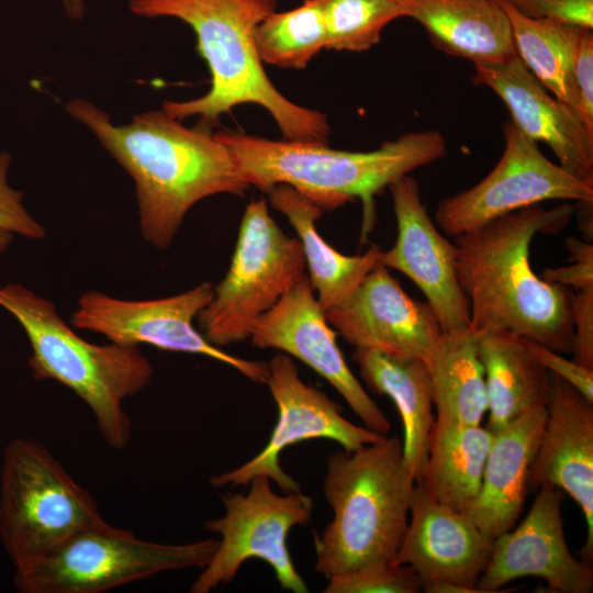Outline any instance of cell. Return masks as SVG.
I'll return each mask as SVG.
<instances>
[{
  "instance_id": "1",
  "label": "cell",
  "mask_w": 593,
  "mask_h": 593,
  "mask_svg": "<svg viewBox=\"0 0 593 593\" xmlns=\"http://www.w3.org/2000/svg\"><path fill=\"white\" fill-rule=\"evenodd\" d=\"M66 110L132 177L143 238L157 249L170 246L194 204L215 194L243 195L249 188L228 147L201 123L188 127L161 109L115 125L83 99L70 100Z\"/></svg>"
},
{
  "instance_id": "2",
  "label": "cell",
  "mask_w": 593,
  "mask_h": 593,
  "mask_svg": "<svg viewBox=\"0 0 593 593\" xmlns=\"http://www.w3.org/2000/svg\"><path fill=\"white\" fill-rule=\"evenodd\" d=\"M574 208L535 204L455 237L456 275L473 331L507 332L559 354L572 353V292L538 277L529 255L533 238L560 232Z\"/></svg>"
},
{
  "instance_id": "3",
  "label": "cell",
  "mask_w": 593,
  "mask_h": 593,
  "mask_svg": "<svg viewBox=\"0 0 593 593\" xmlns=\"http://www.w3.org/2000/svg\"><path fill=\"white\" fill-rule=\"evenodd\" d=\"M128 7L136 15L175 18L190 25L210 69L209 91L197 99L165 101L168 115L198 116L199 123L212 128L223 113L254 103L271 114L287 139L327 143L326 115L286 98L258 55L255 30L275 11L276 0H130Z\"/></svg>"
},
{
  "instance_id": "4",
  "label": "cell",
  "mask_w": 593,
  "mask_h": 593,
  "mask_svg": "<svg viewBox=\"0 0 593 593\" xmlns=\"http://www.w3.org/2000/svg\"><path fill=\"white\" fill-rule=\"evenodd\" d=\"M215 135L231 150L249 187L267 193L277 184H288L323 211L360 199L367 222L377 194L447 153L445 138L435 130L405 133L370 152L338 150L321 142L273 141L228 130Z\"/></svg>"
},
{
  "instance_id": "5",
  "label": "cell",
  "mask_w": 593,
  "mask_h": 593,
  "mask_svg": "<svg viewBox=\"0 0 593 593\" xmlns=\"http://www.w3.org/2000/svg\"><path fill=\"white\" fill-rule=\"evenodd\" d=\"M415 483L396 436L332 454L323 493L333 519L314 536L316 572L329 578L394 561Z\"/></svg>"
},
{
  "instance_id": "6",
  "label": "cell",
  "mask_w": 593,
  "mask_h": 593,
  "mask_svg": "<svg viewBox=\"0 0 593 593\" xmlns=\"http://www.w3.org/2000/svg\"><path fill=\"white\" fill-rule=\"evenodd\" d=\"M0 306L16 318L29 338L27 365L34 379L70 389L92 412L103 441L115 450L125 448L132 422L123 402L145 389L154 374L139 346L87 342L53 302L19 283L0 287Z\"/></svg>"
},
{
  "instance_id": "7",
  "label": "cell",
  "mask_w": 593,
  "mask_h": 593,
  "mask_svg": "<svg viewBox=\"0 0 593 593\" xmlns=\"http://www.w3.org/2000/svg\"><path fill=\"white\" fill-rule=\"evenodd\" d=\"M102 522L93 495L45 446L25 437L8 443L0 470V540L14 569Z\"/></svg>"
},
{
  "instance_id": "8",
  "label": "cell",
  "mask_w": 593,
  "mask_h": 593,
  "mask_svg": "<svg viewBox=\"0 0 593 593\" xmlns=\"http://www.w3.org/2000/svg\"><path fill=\"white\" fill-rule=\"evenodd\" d=\"M217 544L154 542L104 521L14 569L13 583L21 593H101L166 571L202 569Z\"/></svg>"
},
{
  "instance_id": "9",
  "label": "cell",
  "mask_w": 593,
  "mask_h": 593,
  "mask_svg": "<svg viewBox=\"0 0 593 593\" xmlns=\"http://www.w3.org/2000/svg\"><path fill=\"white\" fill-rule=\"evenodd\" d=\"M305 270L300 239L282 232L264 198L250 201L228 271L197 316L202 335L216 347L249 339L259 317L306 275Z\"/></svg>"
},
{
  "instance_id": "10",
  "label": "cell",
  "mask_w": 593,
  "mask_h": 593,
  "mask_svg": "<svg viewBox=\"0 0 593 593\" xmlns=\"http://www.w3.org/2000/svg\"><path fill=\"white\" fill-rule=\"evenodd\" d=\"M248 484L249 490L244 494L222 495L224 515L205 523V530L221 535V540L190 592L209 593L231 583L250 558L267 562L282 589L309 592L291 559L288 535L294 526L310 522L312 497L301 491L277 494L266 475H257Z\"/></svg>"
},
{
  "instance_id": "11",
  "label": "cell",
  "mask_w": 593,
  "mask_h": 593,
  "mask_svg": "<svg viewBox=\"0 0 593 593\" xmlns=\"http://www.w3.org/2000/svg\"><path fill=\"white\" fill-rule=\"evenodd\" d=\"M212 296L210 282L150 300H123L91 290L79 298L71 323L75 328L103 335L111 343L148 344L161 350L203 355L233 367L254 382L266 384L268 363L227 354L193 326Z\"/></svg>"
},
{
  "instance_id": "12",
  "label": "cell",
  "mask_w": 593,
  "mask_h": 593,
  "mask_svg": "<svg viewBox=\"0 0 593 593\" xmlns=\"http://www.w3.org/2000/svg\"><path fill=\"white\" fill-rule=\"evenodd\" d=\"M503 133V154L489 175L438 203L435 222L445 234L456 237L544 201L593 202V186L547 158L511 121Z\"/></svg>"
},
{
  "instance_id": "13",
  "label": "cell",
  "mask_w": 593,
  "mask_h": 593,
  "mask_svg": "<svg viewBox=\"0 0 593 593\" xmlns=\"http://www.w3.org/2000/svg\"><path fill=\"white\" fill-rule=\"evenodd\" d=\"M266 384L278 407V419L268 443L244 465L212 477L213 486L247 485L253 478L266 475L283 493L301 491L300 484L280 466V455L287 447L325 438L353 451L383 437L349 422L338 403L303 382L299 368L287 354L279 353L270 360Z\"/></svg>"
},
{
  "instance_id": "14",
  "label": "cell",
  "mask_w": 593,
  "mask_h": 593,
  "mask_svg": "<svg viewBox=\"0 0 593 593\" xmlns=\"http://www.w3.org/2000/svg\"><path fill=\"white\" fill-rule=\"evenodd\" d=\"M249 339L301 360L336 389L366 428L390 432L388 417L349 369L307 275L259 317Z\"/></svg>"
},
{
  "instance_id": "15",
  "label": "cell",
  "mask_w": 593,
  "mask_h": 593,
  "mask_svg": "<svg viewBox=\"0 0 593 593\" xmlns=\"http://www.w3.org/2000/svg\"><path fill=\"white\" fill-rule=\"evenodd\" d=\"M561 490L544 484L523 522L493 541L477 586L482 593L511 592L502 586L524 577L540 578L551 592L591 593V563L570 551L561 515Z\"/></svg>"
},
{
  "instance_id": "16",
  "label": "cell",
  "mask_w": 593,
  "mask_h": 593,
  "mask_svg": "<svg viewBox=\"0 0 593 593\" xmlns=\"http://www.w3.org/2000/svg\"><path fill=\"white\" fill-rule=\"evenodd\" d=\"M398 237L379 262L412 280L423 292L441 332L470 327L469 301L456 275L457 247L428 215L415 178L405 176L390 187Z\"/></svg>"
},
{
  "instance_id": "17",
  "label": "cell",
  "mask_w": 593,
  "mask_h": 593,
  "mask_svg": "<svg viewBox=\"0 0 593 593\" xmlns=\"http://www.w3.org/2000/svg\"><path fill=\"white\" fill-rule=\"evenodd\" d=\"M325 314L335 332L358 349L423 360L443 333L428 303L413 300L380 262Z\"/></svg>"
},
{
  "instance_id": "18",
  "label": "cell",
  "mask_w": 593,
  "mask_h": 593,
  "mask_svg": "<svg viewBox=\"0 0 593 593\" xmlns=\"http://www.w3.org/2000/svg\"><path fill=\"white\" fill-rule=\"evenodd\" d=\"M549 372V371H548ZM547 418L528 474V490L544 484L567 492L586 524L582 560L593 559V402L549 372Z\"/></svg>"
},
{
  "instance_id": "19",
  "label": "cell",
  "mask_w": 593,
  "mask_h": 593,
  "mask_svg": "<svg viewBox=\"0 0 593 593\" xmlns=\"http://www.w3.org/2000/svg\"><path fill=\"white\" fill-rule=\"evenodd\" d=\"M473 82L493 90L508 109L511 122L525 136L545 143L561 167L593 186V133L574 109L551 94L517 56L475 65Z\"/></svg>"
},
{
  "instance_id": "20",
  "label": "cell",
  "mask_w": 593,
  "mask_h": 593,
  "mask_svg": "<svg viewBox=\"0 0 593 593\" xmlns=\"http://www.w3.org/2000/svg\"><path fill=\"white\" fill-rule=\"evenodd\" d=\"M409 515L394 561L412 567L422 582L449 580L478 589L493 541L466 513L437 501L419 482L413 489Z\"/></svg>"
},
{
  "instance_id": "21",
  "label": "cell",
  "mask_w": 593,
  "mask_h": 593,
  "mask_svg": "<svg viewBox=\"0 0 593 593\" xmlns=\"http://www.w3.org/2000/svg\"><path fill=\"white\" fill-rule=\"evenodd\" d=\"M546 418V406H537L493 434L480 492L466 512L491 541L512 529L522 512Z\"/></svg>"
},
{
  "instance_id": "22",
  "label": "cell",
  "mask_w": 593,
  "mask_h": 593,
  "mask_svg": "<svg viewBox=\"0 0 593 593\" xmlns=\"http://www.w3.org/2000/svg\"><path fill=\"white\" fill-rule=\"evenodd\" d=\"M404 16L419 23L437 49L474 66L517 56L499 0H404Z\"/></svg>"
},
{
  "instance_id": "23",
  "label": "cell",
  "mask_w": 593,
  "mask_h": 593,
  "mask_svg": "<svg viewBox=\"0 0 593 593\" xmlns=\"http://www.w3.org/2000/svg\"><path fill=\"white\" fill-rule=\"evenodd\" d=\"M353 357L369 389L380 395H388L396 405L404 429L403 459L415 482H419L435 421L426 361L358 348Z\"/></svg>"
},
{
  "instance_id": "24",
  "label": "cell",
  "mask_w": 593,
  "mask_h": 593,
  "mask_svg": "<svg viewBox=\"0 0 593 593\" xmlns=\"http://www.w3.org/2000/svg\"><path fill=\"white\" fill-rule=\"evenodd\" d=\"M273 209L291 223L301 242L310 283L321 307L342 303L379 264L381 249L371 245L361 255L347 256L333 248L316 230L323 210L288 184H277L268 192Z\"/></svg>"
},
{
  "instance_id": "25",
  "label": "cell",
  "mask_w": 593,
  "mask_h": 593,
  "mask_svg": "<svg viewBox=\"0 0 593 593\" xmlns=\"http://www.w3.org/2000/svg\"><path fill=\"white\" fill-rule=\"evenodd\" d=\"M479 354L484 367L489 418L495 434L537 406H546L549 372L524 338L507 333L480 334Z\"/></svg>"
},
{
  "instance_id": "26",
  "label": "cell",
  "mask_w": 593,
  "mask_h": 593,
  "mask_svg": "<svg viewBox=\"0 0 593 593\" xmlns=\"http://www.w3.org/2000/svg\"><path fill=\"white\" fill-rule=\"evenodd\" d=\"M492 440L493 433L481 425L435 418L419 483L437 501L466 513L480 492Z\"/></svg>"
},
{
  "instance_id": "27",
  "label": "cell",
  "mask_w": 593,
  "mask_h": 593,
  "mask_svg": "<svg viewBox=\"0 0 593 593\" xmlns=\"http://www.w3.org/2000/svg\"><path fill=\"white\" fill-rule=\"evenodd\" d=\"M479 338L471 327L443 332L426 358L436 418L481 425L488 394Z\"/></svg>"
},
{
  "instance_id": "28",
  "label": "cell",
  "mask_w": 593,
  "mask_h": 593,
  "mask_svg": "<svg viewBox=\"0 0 593 593\" xmlns=\"http://www.w3.org/2000/svg\"><path fill=\"white\" fill-rule=\"evenodd\" d=\"M499 1L510 20L517 57L551 94L572 107L571 72L583 27L527 18Z\"/></svg>"
},
{
  "instance_id": "29",
  "label": "cell",
  "mask_w": 593,
  "mask_h": 593,
  "mask_svg": "<svg viewBox=\"0 0 593 593\" xmlns=\"http://www.w3.org/2000/svg\"><path fill=\"white\" fill-rule=\"evenodd\" d=\"M255 43L262 63L302 69L327 48V29L320 0L269 13L255 30Z\"/></svg>"
},
{
  "instance_id": "30",
  "label": "cell",
  "mask_w": 593,
  "mask_h": 593,
  "mask_svg": "<svg viewBox=\"0 0 593 593\" xmlns=\"http://www.w3.org/2000/svg\"><path fill=\"white\" fill-rule=\"evenodd\" d=\"M327 49L363 52L379 43L383 29L404 16V0H320Z\"/></svg>"
},
{
  "instance_id": "31",
  "label": "cell",
  "mask_w": 593,
  "mask_h": 593,
  "mask_svg": "<svg viewBox=\"0 0 593 593\" xmlns=\"http://www.w3.org/2000/svg\"><path fill=\"white\" fill-rule=\"evenodd\" d=\"M324 593H417L422 580L416 571L395 561L381 562L327 578Z\"/></svg>"
},
{
  "instance_id": "32",
  "label": "cell",
  "mask_w": 593,
  "mask_h": 593,
  "mask_svg": "<svg viewBox=\"0 0 593 593\" xmlns=\"http://www.w3.org/2000/svg\"><path fill=\"white\" fill-rule=\"evenodd\" d=\"M10 165L11 155L0 153V230L31 239L44 238L46 232L24 206L22 192L8 182Z\"/></svg>"
},
{
  "instance_id": "33",
  "label": "cell",
  "mask_w": 593,
  "mask_h": 593,
  "mask_svg": "<svg viewBox=\"0 0 593 593\" xmlns=\"http://www.w3.org/2000/svg\"><path fill=\"white\" fill-rule=\"evenodd\" d=\"M572 108L593 133V33L583 29L571 72Z\"/></svg>"
},
{
  "instance_id": "34",
  "label": "cell",
  "mask_w": 593,
  "mask_h": 593,
  "mask_svg": "<svg viewBox=\"0 0 593 593\" xmlns=\"http://www.w3.org/2000/svg\"><path fill=\"white\" fill-rule=\"evenodd\" d=\"M521 14L593 30V0H505Z\"/></svg>"
},
{
  "instance_id": "35",
  "label": "cell",
  "mask_w": 593,
  "mask_h": 593,
  "mask_svg": "<svg viewBox=\"0 0 593 593\" xmlns=\"http://www.w3.org/2000/svg\"><path fill=\"white\" fill-rule=\"evenodd\" d=\"M573 360L593 370V286L571 293Z\"/></svg>"
},
{
  "instance_id": "36",
  "label": "cell",
  "mask_w": 593,
  "mask_h": 593,
  "mask_svg": "<svg viewBox=\"0 0 593 593\" xmlns=\"http://www.w3.org/2000/svg\"><path fill=\"white\" fill-rule=\"evenodd\" d=\"M566 246L574 264L544 269L541 278L551 283L573 287L575 290L593 286V245L577 237H568Z\"/></svg>"
},
{
  "instance_id": "37",
  "label": "cell",
  "mask_w": 593,
  "mask_h": 593,
  "mask_svg": "<svg viewBox=\"0 0 593 593\" xmlns=\"http://www.w3.org/2000/svg\"><path fill=\"white\" fill-rule=\"evenodd\" d=\"M525 339V338H524ZM534 356L547 368L581 392L593 402V370L588 369L574 360H569L561 354L553 351L538 343L525 339Z\"/></svg>"
},
{
  "instance_id": "38",
  "label": "cell",
  "mask_w": 593,
  "mask_h": 593,
  "mask_svg": "<svg viewBox=\"0 0 593 593\" xmlns=\"http://www.w3.org/2000/svg\"><path fill=\"white\" fill-rule=\"evenodd\" d=\"M13 235L0 230V254H2L12 243Z\"/></svg>"
}]
</instances>
